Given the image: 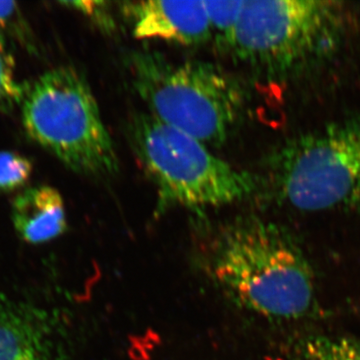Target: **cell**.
<instances>
[{"instance_id":"6da1fadb","label":"cell","mask_w":360,"mask_h":360,"mask_svg":"<svg viewBox=\"0 0 360 360\" xmlns=\"http://www.w3.org/2000/svg\"><path fill=\"white\" fill-rule=\"evenodd\" d=\"M207 258L213 281L243 309L291 321L314 307L311 267L290 234L271 222L251 217L227 222Z\"/></svg>"},{"instance_id":"7a4b0ae2","label":"cell","mask_w":360,"mask_h":360,"mask_svg":"<svg viewBox=\"0 0 360 360\" xmlns=\"http://www.w3.org/2000/svg\"><path fill=\"white\" fill-rule=\"evenodd\" d=\"M135 91L156 120L219 148L231 139L245 108V90L219 66L174 61L142 49L127 58Z\"/></svg>"},{"instance_id":"3957f363","label":"cell","mask_w":360,"mask_h":360,"mask_svg":"<svg viewBox=\"0 0 360 360\" xmlns=\"http://www.w3.org/2000/svg\"><path fill=\"white\" fill-rule=\"evenodd\" d=\"M127 130L135 155L155 184L158 213L174 206L201 210L231 205L259 188L255 175L232 167L195 137L150 113L132 116Z\"/></svg>"},{"instance_id":"277c9868","label":"cell","mask_w":360,"mask_h":360,"mask_svg":"<svg viewBox=\"0 0 360 360\" xmlns=\"http://www.w3.org/2000/svg\"><path fill=\"white\" fill-rule=\"evenodd\" d=\"M21 117L26 134L72 172L108 177L120 169L94 92L75 68H54L28 84Z\"/></svg>"},{"instance_id":"5b68a950","label":"cell","mask_w":360,"mask_h":360,"mask_svg":"<svg viewBox=\"0 0 360 360\" xmlns=\"http://www.w3.org/2000/svg\"><path fill=\"white\" fill-rule=\"evenodd\" d=\"M269 168L274 193L295 210H360V115L293 137Z\"/></svg>"},{"instance_id":"8992f818","label":"cell","mask_w":360,"mask_h":360,"mask_svg":"<svg viewBox=\"0 0 360 360\" xmlns=\"http://www.w3.org/2000/svg\"><path fill=\"white\" fill-rule=\"evenodd\" d=\"M343 4L323 0H245L232 53L262 75L309 65L345 35Z\"/></svg>"},{"instance_id":"52a82bcc","label":"cell","mask_w":360,"mask_h":360,"mask_svg":"<svg viewBox=\"0 0 360 360\" xmlns=\"http://www.w3.org/2000/svg\"><path fill=\"white\" fill-rule=\"evenodd\" d=\"M135 39L200 45L212 37L205 1H148L127 4Z\"/></svg>"},{"instance_id":"ba28073f","label":"cell","mask_w":360,"mask_h":360,"mask_svg":"<svg viewBox=\"0 0 360 360\" xmlns=\"http://www.w3.org/2000/svg\"><path fill=\"white\" fill-rule=\"evenodd\" d=\"M56 355L49 315L0 295V360H56Z\"/></svg>"},{"instance_id":"9c48e42d","label":"cell","mask_w":360,"mask_h":360,"mask_svg":"<svg viewBox=\"0 0 360 360\" xmlns=\"http://www.w3.org/2000/svg\"><path fill=\"white\" fill-rule=\"evenodd\" d=\"M14 229L32 245L58 238L66 231L65 201L51 186L28 187L14 198L11 207Z\"/></svg>"},{"instance_id":"30bf717a","label":"cell","mask_w":360,"mask_h":360,"mask_svg":"<svg viewBox=\"0 0 360 360\" xmlns=\"http://www.w3.org/2000/svg\"><path fill=\"white\" fill-rule=\"evenodd\" d=\"M290 360H360V340L314 338L298 348Z\"/></svg>"},{"instance_id":"8fae6325","label":"cell","mask_w":360,"mask_h":360,"mask_svg":"<svg viewBox=\"0 0 360 360\" xmlns=\"http://www.w3.org/2000/svg\"><path fill=\"white\" fill-rule=\"evenodd\" d=\"M243 4L245 0L205 1L210 30L215 32L219 49L232 51Z\"/></svg>"},{"instance_id":"7c38bea8","label":"cell","mask_w":360,"mask_h":360,"mask_svg":"<svg viewBox=\"0 0 360 360\" xmlns=\"http://www.w3.org/2000/svg\"><path fill=\"white\" fill-rule=\"evenodd\" d=\"M27 89L28 84H21L16 77L13 49L0 32V112H11L21 105Z\"/></svg>"},{"instance_id":"4fadbf2b","label":"cell","mask_w":360,"mask_h":360,"mask_svg":"<svg viewBox=\"0 0 360 360\" xmlns=\"http://www.w3.org/2000/svg\"><path fill=\"white\" fill-rule=\"evenodd\" d=\"M0 32H6L32 56H39V46L32 27L14 1H0Z\"/></svg>"},{"instance_id":"5bb4252c","label":"cell","mask_w":360,"mask_h":360,"mask_svg":"<svg viewBox=\"0 0 360 360\" xmlns=\"http://www.w3.org/2000/svg\"><path fill=\"white\" fill-rule=\"evenodd\" d=\"M32 170V162L26 156L0 151V193H13L25 186Z\"/></svg>"},{"instance_id":"9a60e30c","label":"cell","mask_w":360,"mask_h":360,"mask_svg":"<svg viewBox=\"0 0 360 360\" xmlns=\"http://www.w3.org/2000/svg\"><path fill=\"white\" fill-rule=\"evenodd\" d=\"M63 6L79 11L84 15L89 16L96 25L105 30H110L115 27L112 16L110 13L108 2L104 1H68L60 2Z\"/></svg>"}]
</instances>
